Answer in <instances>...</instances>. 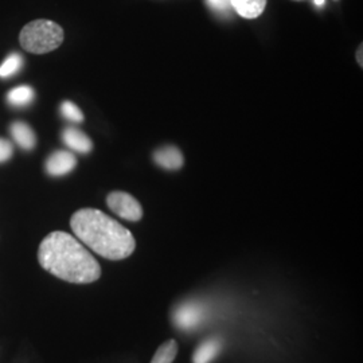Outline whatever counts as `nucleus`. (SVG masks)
<instances>
[{
  "mask_svg": "<svg viewBox=\"0 0 363 363\" xmlns=\"http://www.w3.org/2000/svg\"><path fill=\"white\" fill-rule=\"evenodd\" d=\"M77 166V159L72 152L67 151H55L48 157L45 163L46 172L50 177H64L72 172Z\"/></svg>",
  "mask_w": 363,
  "mask_h": 363,
  "instance_id": "obj_6",
  "label": "nucleus"
},
{
  "mask_svg": "<svg viewBox=\"0 0 363 363\" xmlns=\"http://www.w3.org/2000/svg\"><path fill=\"white\" fill-rule=\"evenodd\" d=\"M359 65L362 66V46L359 48Z\"/></svg>",
  "mask_w": 363,
  "mask_h": 363,
  "instance_id": "obj_19",
  "label": "nucleus"
},
{
  "mask_svg": "<svg viewBox=\"0 0 363 363\" xmlns=\"http://www.w3.org/2000/svg\"><path fill=\"white\" fill-rule=\"evenodd\" d=\"M13 144L6 139H0V163L7 162L13 156Z\"/></svg>",
  "mask_w": 363,
  "mask_h": 363,
  "instance_id": "obj_16",
  "label": "nucleus"
},
{
  "mask_svg": "<svg viewBox=\"0 0 363 363\" xmlns=\"http://www.w3.org/2000/svg\"><path fill=\"white\" fill-rule=\"evenodd\" d=\"M62 140L69 148H72L73 151H77L79 154H88L93 148L91 139L82 130L77 128H72V127L66 128L62 133Z\"/></svg>",
  "mask_w": 363,
  "mask_h": 363,
  "instance_id": "obj_9",
  "label": "nucleus"
},
{
  "mask_svg": "<svg viewBox=\"0 0 363 363\" xmlns=\"http://www.w3.org/2000/svg\"><path fill=\"white\" fill-rule=\"evenodd\" d=\"M106 205L123 220L138 222L143 218V208L135 196L124 191H113L106 196Z\"/></svg>",
  "mask_w": 363,
  "mask_h": 363,
  "instance_id": "obj_4",
  "label": "nucleus"
},
{
  "mask_svg": "<svg viewBox=\"0 0 363 363\" xmlns=\"http://www.w3.org/2000/svg\"><path fill=\"white\" fill-rule=\"evenodd\" d=\"M313 1H315V4H316V6H323L325 0H313Z\"/></svg>",
  "mask_w": 363,
  "mask_h": 363,
  "instance_id": "obj_18",
  "label": "nucleus"
},
{
  "mask_svg": "<svg viewBox=\"0 0 363 363\" xmlns=\"http://www.w3.org/2000/svg\"><path fill=\"white\" fill-rule=\"evenodd\" d=\"M235 13L245 19H256L264 13L267 0H230Z\"/></svg>",
  "mask_w": 363,
  "mask_h": 363,
  "instance_id": "obj_11",
  "label": "nucleus"
},
{
  "mask_svg": "<svg viewBox=\"0 0 363 363\" xmlns=\"http://www.w3.org/2000/svg\"><path fill=\"white\" fill-rule=\"evenodd\" d=\"M65 38L58 23L48 19H37L22 28L19 34L21 46L33 54H46L58 49Z\"/></svg>",
  "mask_w": 363,
  "mask_h": 363,
  "instance_id": "obj_3",
  "label": "nucleus"
},
{
  "mask_svg": "<svg viewBox=\"0 0 363 363\" xmlns=\"http://www.w3.org/2000/svg\"><path fill=\"white\" fill-rule=\"evenodd\" d=\"M70 228L77 240L104 259L118 261L135 252L133 234L101 210H78L72 216Z\"/></svg>",
  "mask_w": 363,
  "mask_h": 363,
  "instance_id": "obj_2",
  "label": "nucleus"
},
{
  "mask_svg": "<svg viewBox=\"0 0 363 363\" xmlns=\"http://www.w3.org/2000/svg\"><path fill=\"white\" fill-rule=\"evenodd\" d=\"M40 267L72 284H91L101 277V267L74 235L66 232L48 234L38 249Z\"/></svg>",
  "mask_w": 363,
  "mask_h": 363,
  "instance_id": "obj_1",
  "label": "nucleus"
},
{
  "mask_svg": "<svg viewBox=\"0 0 363 363\" xmlns=\"http://www.w3.org/2000/svg\"><path fill=\"white\" fill-rule=\"evenodd\" d=\"M154 159L160 167L171 171L181 169L184 162L181 151L174 145H166L157 150L154 154Z\"/></svg>",
  "mask_w": 363,
  "mask_h": 363,
  "instance_id": "obj_7",
  "label": "nucleus"
},
{
  "mask_svg": "<svg viewBox=\"0 0 363 363\" xmlns=\"http://www.w3.org/2000/svg\"><path fill=\"white\" fill-rule=\"evenodd\" d=\"M10 132L13 136L15 143L18 144L21 148L30 151L35 147L37 144V136L34 130L30 128V125L23 123V121H15L10 127Z\"/></svg>",
  "mask_w": 363,
  "mask_h": 363,
  "instance_id": "obj_10",
  "label": "nucleus"
},
{
  "mask_svg": "<svg viewBox=\"0 0 363 363\" xmlns=\"http://www.w3.org/2000/svg\"><path fill=\"white\" fill-rule=\"evenodd\" d=\"M61 113L65 117L66 120L72 123H81L84 120V113L77 105L73 104L72 101H64L61 105Z\"/></svg>",
  "mask_w": 363,
  "mask_h": 363,
  "instance_id": "obj_15",
  "label": "nucleus"
},
{
  "mask_svg": "<svg viewBox=\"0 0 363 363\" xmlns=\"http://www.w3.org/2000/svg\"><path fill=\"white\" fill-rule=\"evenodd\" d=\"M34 99H35V91L27 85L16 86L9 91V94H7V101L10 103V105L16 106V108H22V106L31 104L34 101Z\"/></svg>",
  "mask_w": 363,
  "mask_h": 363,
  "instance_id": "obj_12",
  "label": "nucleus"
},
{
  "mask_svg": "<svg viewBox=\"0 0 363 363\" xmlns=\"http://www.w3.org/2000/svg\"><path fill=\"white\" fill-rule=\"evenodd\" d=\"M178 354V343L175 339H169L159 346L151 363H172Z\"/></svg>",
  "mask_w": 363,
  "mask_h": 363,
  "instance_id": "obj_13",
  "label": "nucleus"
},
{
  "mask_svg": "<svg viewBox=\"0 0 363 363\" xmlns=\"http://www.w3.org/2000/svg\"><path fill=\"white\" fill-rule=\"evenodd\" d=\"M208 316L206 307L199 301H184L172 313L174 325L183 331L194 330L202 325Z\"/></svg>",
  "mask_w": 363,
  "mask_h": 363,
  "instance_id": "obj_5",
  "label": "nucleus"
},
{
  "mask_svg": "<svg viewBox=\"0 0 363 363\" xmlns=\"http://www.w3.org/2000/svg\"><path fill=\"white\" fill-rule=\"evenodd\" d=\"M208 6L216 10H228L230 6V0H208Z\"/></svg>",
  "mask_w": 363,
  "mask_h": 363,
  "instance_id": "obj_17",
  "label": "nucleus"
},
{
  "mask_svg": "<svg viewBox=\"0 0 363 363\" xmlns=\"http://www.w3.org/2000/svg\"><path fill=\"white\" fill-rule=\"evenodd\" d=\"M222 350V339L220 337H208L203 343H201L194 355H193V363H211Z\"/></svg>",
  "mask_w": 363,
  "mask_h": 363,
  "instance_id": "obj_8",
  "label": "nucleus"
},
{
  "mask_svg": "<svg viewBox=\"0 0 363 363\" xmlns=\"http://www.w3.org/2000/svg\"><path fill=\"white\" fill-rule=\"evenodd\" d=\"M23 65H25V61H23V57L21 54H18V52L10 54L4 60V62L0 65V77H13L22 70Z\"/></svg>",
  "mask_w": 363,
  "mask_h": 363,
  "instance_id": "obj_14",
  "label": "nucleus"
}]
</instances>
